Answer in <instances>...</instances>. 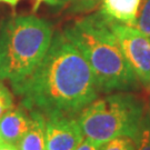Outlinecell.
<instances>
[{"mask_svg": "<svg viewBox=\"0 0 150 150\" xmlns=\"http://www.w3.org/2000/svg\"><path fill=\"white\" fill-rule=\"evenodd\" d=\"M11 86L21 98L22 107L45 117H78L100 93L86 58L60 31L54 33L48 52L36 70Z\"/></svg>", "mask_w": 150, "mask_h": 150, "instance_id": "obj_1", "label": "cell"}, {"mask_svg": "<svg viewBox=\"0 0 150 150\" xmlns=\"http://www.w3.org/2000/svg\"><path fill=\"white\" fill-rule=\"evenodd\" d=\"M64 36L80 50L102 93L137 91L140 81L123 56L109 21L96 12L64 28Z\"/></svg>", "mask_w": 150, "mask_h": 150, "instance_id": "obj_2", "label": "cell"}, {"mask_svg": "<svg viewBox=\"0 0 150 150\" xmlns=\"http://www.w3.org/2000/svg\"><path fill=\"white\" fill-rule=\"evenodd\" d=\"M46 19L35 15L13 16L0 28V80L11 85L25 80L42 61L54 37Z\"/></svg>", "mask_w": 150, "mask_h": 150, "instance_id": "obj_3", "label": "cell"}, {"mask_svg": "<svg viewBox=\"0 0 150 150\" xmlns=\"http://www.w3.org/2000/svg\"><path fill=\"white\" fill-rule=\"evenodd\" d=\"M148 106L132 91L98 97L78 116L83 136L103 144L117 137L134 138Z\"/></svg>", "mask_w": 150, "mask_h": 150, "instance_id": "obj_4", "label": "cell"}, {"mask_svg": "<svg viewBox=\"0 0 150 150\" xmlns=\"http://www.w3.org/2000/svg\"><path fill=\"white\" fill-rule=\"evenodd\" d=\"M109 26L141 86L150 90V38L131 26L111 21Z\"/></svg>", "mask_w": 150, "mask_h": 150, "instance_id": "obj_5", "label": "cell"}, {"mask_svg": "<svg viewBox=\"0 0 150 150\" xmlns=\"http://www.w3.org/2000/svg\"><path fill=\"white\" fill-rule=\"evenodd\" d=\"M83 137L78 117H46V150H76Z\"/></svg>", "mask_w": 150, "mask_h": 150, "instance_id": "obj_6", "label": "cell"}, {"mask_svg": "<svg viewBox=\"0 0 150 150\" xmlns=\"http://www.w3.org/2000/svg\"><path fill=\"white\" fill-rule=\"evenodd\" d=\"M31 123L30 113L25 107L11 108L0 118V137L2 142L16 145L28 131Z\"/></svg>", "mask_w": 150, "mask_h": 150, "instance_id": "obj_7", "label": "cell"}, {"mask_svg": "<svg viewBox=\"0 0 150 150\" xmlns=\"http://www.w3.org/2000/svg\"><path fill=\"white\" fill-rule=\"evenodd\" d=\"M141 0H101L99 13L108 21L132 26Z\"/></svg>", "mask_w": 150, "mask_h": 150, "instance_id": "obj_8", "label": "cell"}, {"mask_svg": "<svg viewBox=\"0 0 150 150\" xmlns=\"http://www.w3.org/2000/svg\"><path fill=\"white\" fill-rule=\"evenodd\" d=\"M31 123L17 147L19 150H46V117L36 110L29 111Z\"/></svg>", "mask_w": 150, "mask_h": 150, "instance_id": "obj_9", "label": "cell"}, {"mask_svg": "<svg viewBox=\"0 0 150 150\" xmlns=\"http://www.w3.org/2000/svg\"><path fill=\"white\" fill-rule=\"evenodd\" d=\"M136 150H150V112L147 109L139 128L132 138Z\"/></svg>", "mask_w": 150, "mask_h": 150, "instance_id": "obj_10", "label": "cell"}, {"mask_svg": "<svg viewBox=\"0 0 150 150\" xmlns=\"http://www.w3.org/2000/svg\"><path fill=\"white\" fill-rule=\"evenodd\" d=\"M131 27L150 38V0H141L136 20Z\"/></svg>", "mask_w": 150, "mask_h": 150, "instance_id": "obj_11", "label": "cell"}, {"mask_svg": "<svg viewBox=\"0 0 150 150\" xmlns=\"http://www.w3.org/2000/svg\"><path fill=\"white\" fill-rule=\"evenodd\" d=\"M70 13H88L100 6L101 0H60Z\"/></svg>", "mask_w": 150, "mask_h": 150, "instance_id": "obj_12", "label": "cell"}, {"mask_svg": "<svg viewBox=\"0 0 150 150\" xmlns=\"http://www.w3.org/2000/svg\"><path fill=\"white\" fill-rule=\"evenodd\" d=\"M99 150H136V146L129 137H117L101 144Z\"/></svg>", "mask_w": 150, "mask_h": 150, "instance_id": "obj_13", "label": "cell"}, {"mask_svg": "<svg viewBox=\"0 0 150 150\" xmlns=\"http://www.w3.org/2000/svg\"><path fill=\"white\" fill-rule=\"evenodd\" d=\"M13 107V96L11 91L0 81V118Z\"/></svg>", "mask_w": 150, "mask_h": 150, "instance_id": "obj_14", "label": "cell"}, {"mask_svg": "<svg viewBox=\"0 0 150 150\" xmlns=\"http://www.w3.org/2000/svg\"><path fill=\"white\" fill-rule=\"evenodd\" d=\"M100 145L101 144H99L97 141H93L90 138L83 137L82 140L80 141V144L77 146L76 150H99Z\"/></svg>", "mask_w": 150, "mask_h": 150, "instance_id": "obj_15", "label": "cell"}, {"mask_svg": "<svg viewBox=\"0 0 150 150\" xmlns=\"http://www.w3.org/2000/svg\"><path fill=\"white\" fill-rule=\"evenodd\" d=\"M42 2H47L48 5H51V6H61V2H60V0H36V2H35V6H33V10L36 11L39 8V6L41 5Z\"/></svg>", "mask_w": 150, "mask_h": 150, "instance_id": "obj_16", "label": "cell"}, {"mask_svg": "<svg viewBox=\"0 0 150 150\" xmlns=\"http://www.w3.org/2000/svg\"><path fill=\"white\" fill-rule=\"evenodd\" d=\"M0 150H19L16 145H11V144H7V142H2L0 145Z\"/></svg>", "mask_w": 150, "mask_h": 150, "instance_id": "obj_17", "label": "cell"}, {"mask_svg": "<svg viewBox=\"0 0 150 150\" xmlns=\"http://www.w3.org/2000/svg\"><path fill=\"white\" fill-rule=\"evenodd\" d=\"M0 2H2V4H7V5L11 6V7H16L17 4L19 2V0H0Z\"/></svg>", "mask_w": 150, "mask_h": 150, "instance_id": "obj_18", "label": "cell"}, {"mask_svg": "<svg viewBox=\"0 0 150 150\" xmlns=\"http://www.w3.org/2000/svg\"><path fill=\"white\" fill-rule=\"evenodd\" d=\"M148 109H149V112H150V99H149V105H148Z\"/></svg>", "mask_w": 150, "mask_h": 150, "instance_id": "obj_19", "label": "cell"}, {"mask_svg": "<svg viewBox=\"0 0 150 150\" xmlns=\"http://www.w3.org/2000/svg\"><path fill=\"white\" fill-rule=\"evenodd\" d=\"M2 144V140H1V137H0V145Z\"/></svg>", "mask_w": 150, "mask_h": 150, "instance_id": "obj_20", "label": "cell"}, {"mask_svg": "<svg viewBox=\"0 0 150 150\" xmlns=\"http://www.w3.org/2000/svg\"><path fill=\"white\" fill-rule=\"evenodd\" d=\"M1 23H2V22H1V20H0V28H1Z\"/></svg>", "mask_w": 150, "mask_h": 150, "instance_id": "obj_21", "label": "cell"}]
</instances>
